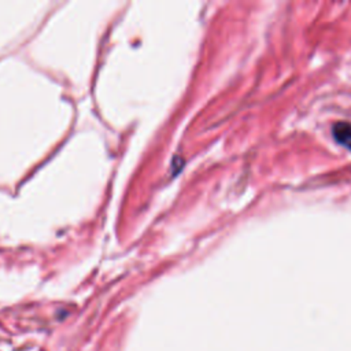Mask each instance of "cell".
Here are the masks:
<instances>
[{"instance_id":"cell-1","label":"cell","mask_w":351,"mask_h":351,"mask_svg":"<svg viewBox=\"0 0 351 351\" xmlns=\"http://www.w3.org/2000/svg\"><path fill=\"white\" fill-rule=\"evenodd\" d=\"M333 136L340 144L351 149V123L337 122L333 126Z\"/></svg>"}]
</instances>
